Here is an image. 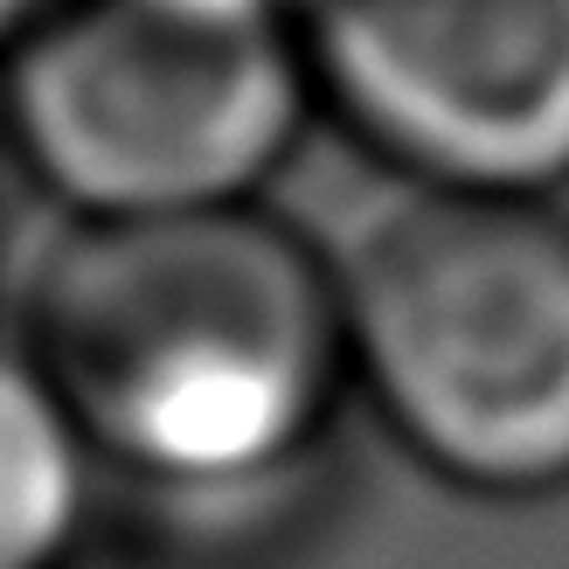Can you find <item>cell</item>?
I'll use <instances>...</instances> for the list:
<instances>
[{
    "label": "cell",
    "mask_w": 569,
    "mask_h": 569,
    "mask_svg": "<svg viewBox=\"0 0 569 569\" xmlns=\"http://www.w3.org/2000/svg\"><path fill=\"white\" fill-rule=\"evenodd\" d=\"M306 111L284 0H56L0 63V132L77 222L258 209Z\"/></svg>",
    "instance_id": "2"
},
{
    "label": "cell",
    "mask_w": 569,
    "mask_h": 569,
    "mask_svg": "<svg viewBox=\"0 0 569 569\" xmlns=\"http://www.w3.org/2000/svg\"><path fill=\"white\" fill-rule=\"evenodd\" d=\"M91 507V445L28 348H0V569H63Z\"/></svg>",
    "instance_id": "5"
},
{
    "label": "cell",
    "mask_w": 569,
    "mask_h": 569,
    "mask_svg": "<svg viewBox=\"0 0 569 569\" xmlns=\"http://www.w3.org/2000/svg\"><path fill=\"white\" fill-rule=\"evenodd\" d=\"M312 98L438 194L569 181V0H284Z\"/></svg>",
    "instance_id": "4"
},
{
    "label": "cell",
    "mask_w": 569,
    "mask_h": 569,
    "mask_svg": "<svg viewBox=\"0 0 569 569\" xmlns=\"http://www.w3.org/2000/svg\"><path fill=\"white\" fill-rule=\"evenodd\" d=\"M21 348L91 459L188 493L284 472L355 376L340 278L264 209L77 222Z\"/></svg>",
    "instance_id": "1"
},
{
    "label": "cell",
    "mask_w": 569,
    "mask_h": 569,
    "mask_svg": "<svg viewBox=\"0 0 569 569\" xmlns=\"http://www.w3.org/2000/svg\"><path fill=\"white\" fill-rule=\"evenodd\" d=\"M348 368L438 479L487 500L569 493V216L438 194L348 250Z\"/></svg>",
    "instance_id": "3"
},
{
    "label": "cell",
    "mask_w": 569,
    "mask_h": 569,
    "mask_svg": "<svg viewBox=\"0 0 569 569\" xmlns=\"http://www.w3.org/2000/svg\"><path fill=\"white\" fill-rule=\"evenodd\" d=\"M49 8H56V0H0V49H8L28 21H42Z\"/></svg>",
    "instance_id": "6"
}]
</instances>
